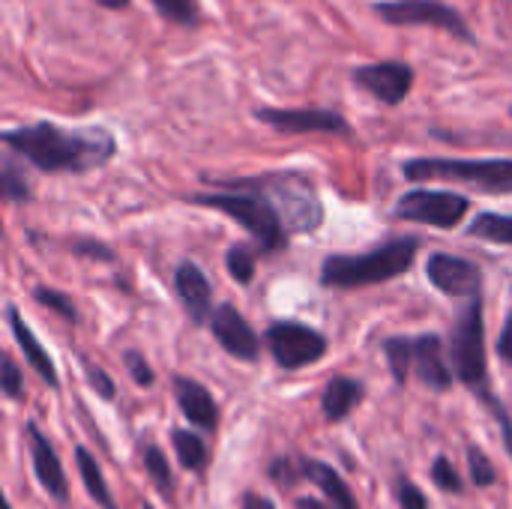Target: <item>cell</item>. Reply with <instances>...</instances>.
I'll return each instance as SVG.
<instances>
[{
    "mask_svg": "<svg viewBox=\"0 0 512 509\" xmlns=\"http://www.w3.org/2000/svg\"><path fill=\"white\" fill-rule=\"evenodd\" d=\"M3 144L18 159L42 174H87L108 165L117 153V138L102 126L66 129L51 120L6 129Z\"/></svg>",
    "mask_w": 512,
    "mask_h": 509,
    "instance_id": "obj_1",
    "label": "cell"
},
{
    "mask_svg": "<svg viewBox=\"0 0 512 509\" xmlns=\"http://www.w3.org/2000/svg\"><path fill=\"white\" fill-rule=\"evenodd\" d=\"M207 183H213L216 192L183 195V201L231 216L237 225H243L258 240V249L264 255H273L288 246V228H285L276 204L252 183V177H222V180L207 177Z\"/></svg>",
    "mask_w": 512,
    "mask_h": 509,
    "instance_id": "obj_2",
    "label": "cell"
},
{
    "mask_svg": "<svg viewBox=\"0 0 512 509\" xmlns=\"http://www.w3.org/2000/svg\"><path fill=\"white\" fill-rule=\"evenodd\" d=\"M420 252L417 237H393L363 255H330L321 264V285L327 288H366L390 282L411 270Z\"/></svg>",
    "mask_w": 512,
    "mask_h": 509,
    "instance_id": "obj_3",
    "label": "cell"
},
{
    "mask_svg": "<svg viewBox=\"0 0 512 509\" xmlns=\"http://www.w3.org/2000/svg\"><path fill=\"white\" fill-rule=\"evenodd\" d=\"M252 183L276 204L288 234H312L324 222V204L315 183L303 171H270L252 177Z\"/></svg>",
    "mask_w": 512,
    "mask_h": 509,
    "instance_id": "obj_4",
    "label": "cell"
},
{
    "mask_svg": "<svg viewBox=\"0 0 512 509\" xmlns=\"http://www.w3.org/2000/svg\"><path fill=\"white\" fill-rule=\"evenodd\" d=\"M405 180H453L468 183L483 192H512V159H441V156H417L402 165Z\"/></svg>",
    "mask_w": 512,
    "mask_h": 509,
    "instance_id": "obj_5",
    "label": "cell"
},
{
    "mask_svg": "<svg viewBox=\"0 0 512 509\" xmlns=\"http://www.w3.org/2000/svg\"><path fill=\"white\" fill-rule=\"evenodd\" d=\"M384 354L390 360L396 384H408V375H417L420 384L429 390L444 393L453 387V369L444 360V345L435 333L384 339Z\"/></svg>",
    "mask_w": 512,
    "mask_h": 509,
    "instance_id": "obj_6",
    "label": "cell"
},
{
    "mask_svg": "<svg viewBox=\"0 0 512 509\" xmlns=\"http://www.w3.org/2000/svg\"><path fill=\"white\" fill-rule=\"evenodd\" d=\"M453 369L456 378L471 390H483L489 381L486 363V321H483V294L471 297L453 321Z\"/></svg>",
    "mask_w": 512,
    "mask_h": 509,
    "instance_id": "obj_7",
    "label": "cell"
},
{
    "mask_svg": "<svg viewBox=\"0 0 512 509\" xmlns=\"http://www.w3.org/2000/svg\"><path fill=\"white\" fill-rule=\"evenodd\" d=\"M372 12L393 27H435L465 45H477L465 15L444 0H375Z\"/></svg>",
    "mask_w": 512,
    "mask_h": 509,
    "instance_id": "obj_8",
    "label": "cell"
},
{
    "mask_svg": "<svg viewBox=\"0 0 512 509\" xmlns=\"http://www.w3.org/2000/svg\"><path fill=\"white\" fill-rule=\"evenodd\" d=\"M471 210V201L456 192H435V189H414L405 192L396 201V219L417 222V225H435V228H456L465 213Z\"/></svg>",
    "mask_w": 512,
    "mask_h": 509,
    "instance_id": "obj_9",
    "label": "cell"
},
{
    "mask_svg": "<svg viewBox=\"0 0 512 509\" xmlns=\"http://www.w3.org/2000/svg\"><path fill=\"white\" fill-rule=\"evenodd\" d=\"M267 348L282 369H303L327 354V339L297 321H279L267 330Z\"/></svg>",
    "mask_w": 512,
    "mask_h": 509,
    "instance_id": "obj_10",
    "label": "cell"
},
{
    "mask_svg": "<svg viewBox=\"0 0 512 509\" xmlns=\"http://www.w3.org/2000/svg\"><path fill=\"white\" fill-rule=\"evenodd\" d=\"M255 120L282 132V135H306V132H327V135H354L351 123L330 108H273L261 105L252 111Z\"/></svg>",
    "mask_w": 512,
    "mask_h": 509,
    "instance_id": "obj_11",
    "label": "cell"
},
{
    "mask_svg": "<svg viewBox=\"0 0 512 509\" xmlns=\"http://www.w3.org/2000/svg\"><path fill=\"white\" fill-rule=\"evenodd\" d=\"M414 78H417V72L405 60H378V63H366V66L351 69V81L390 108H396L408 99Z\"/></svg>",
    "mask_w": 512,
    "mask_h": 509,
    "instance_id": "obj_12",
    "label": "cell"
},
{
    "mask_svg": "<svg viewBox=\"0 0 512 509\" xmlns=\"http://www.w3.org/2000/svg\"><path fill=\"white\" fill-rule=\"evenodd\" d=\"M429 282L444 291L447 297H477L483 291V273L477 264L450 255V252H435L426 267Z\"/></svg>",
    "mask_w": 512,
    "mask_h": 509,
    "instance_id": "obj_13",
    "label": "cell"
},
{
    "mask_svg": "<svg viewBox=\"0 0 512 509\" xmlns=\"http://www.w3.org/2000/svg\"><path fill=\"white\" fill-rule=\"evenodd\" d=\"M210 330H213L216 342L231 357L246 360V363H255L261 357V339L255 336V330L249 327V321L231 303H222L219 309H213Z\"/></svg>",
    "mask_w": 512,
    "mask_h": 509,
    "instance_id": "obj_14",
    "label": "cell"
},
{
    "mask_svg": "<svg viewBox=\"0 0 512 509\" xmlns=\"http://www.w3.org/2000/svg\"><path fill=\"white\" fill-rule=\"evenodd\" d=\"M24 438H27V447H30V459H33V474L39 480V486L48 492V498H54L57 504H66L69 501V486H66V474H63V465L48 441V435L30 420L24 426Z\"/></svg>",
    "mask_w": 512,
    "mask_h": 509,
    "instance_id": "obj_15",
    "label": "cell"
},
{
    "mask_svg": "<svg viewBox=\"0 0 512 509\" xmlns=\"http://www.w3.org/2000/svg\"><path fill=\"white\" fill-rule=\"evenodd\" d=\"M174 288L195 324H204L207 318H213V291L198 264H189V261L180 264L174 273Z\"/></svg>",
    "mask_w": 512,
    "mask_h": 509,
    "instance_id": "obj_16",
    "label": "cell"
},
{
    "mask_svg": "<svg viewBox=\"0 0 512 509\" xmlns=\"http://www.w3.org/2000/svg\"><path fill=\"white\" fill-rule=\"evenodd\" d=\"M174 396H177V405H180L183 417L192 426H198L204 432H213L219 426V408H216V402H213V396H210V390L204 384H198L192 378H177L174 381Z\"/></svg>",
    "mask_w": 512,
    "mask_h": 509,
    "instance_id": "obj_17",
    "label": "cell"
},
{
    "mask_svg": "<svg viewBox=\"0 0 512 509\" xmlns=\"http://www.w3.org/2000/svg\"><path fill=\"white\" fill-rule=\"evenodd\" d=\"M6 324H9V330H12V336H15V342H18V348H21V354H24V360L33 366V372H36L48 387L57 390V387H60V378H57V369H54L48 351L39 345V339H36L33 330L24 324V318L18 315L15 306H6Z\"/></svg>",
    "mask_w": 512,
    "mask_h": 509,
    "instance_id": "obj_18",
    "label": "cell"
},
{
    "mask_svg": "<svg viewBox=\"0 0 512 509\" xmlns=\"http://www.w3.org/2000/svg\"><path fill=\"white\" fill-rule=\"evenodd\" d=\"M300 471H303L306 480H312L330 498V504L336 509H360V501L354 498L351 486L342 480V474L336 468H330V465H324L318 459H303L300 462Z\"/></svg>",
    "mask_w": 512,
    "mask_h": 509,
    "instance_id": "obj_19",
    "label": "cell"
},
{
    "mask_svg": "<svg viewBox=\"0 0 512 509\" xmlns=\"http://www.w3.org/2000/svg\"><path fill=\"white\" fill-rule=\"evenodd\" d=\"M363 399V384H357L354 378H333L321 396V408L324 417L330 423H339L351 414V408Z\"/></svg>",
    "mask_w": 512,
    "mask_h": 509,
    "instance_id": "obj_20",
    "label": "cell"
},
{
    "mask_svg": "<svg viewBox=\"0 0 512 509\" xmlns=\"http://www.w3.org/2000/svg\"><path fill=\"white\" fill-rule=\"evenodd\" d=\"M75 465H78V474H81V480H84L87 495H90L102 509H117L111 492H108V486H105L102 468H99V462L93 459V453L84 450V447H78V450H75Z\"/></svg>",
    "mask_w": 512,
    "mask_h": 509,
    "instance_id": "obj_21",
    "label": "cell"
},
{
    "mask_svg": "<svg viewBox=\"0 0 512 509\" xmlns=\"http://www.w3.org/2000/svg\"><path fill=\"white\" fill-rule=\"evenodd\" d=\"M141 465H144V471H147V477L153 480V486L165 495V498H171L174 495V474H171V468H168V459H165V453L156 447V444H141Z\"/></svg>",
    "mask_w": 512,
    "mask_h": 509,
    "instance_id": "obj_22",
    "label": "cell"
},
{
    "mask_svg": "<svg viewBox=\"0 0 512 509\" xmlns=\"http://www.w3.org/2000/svg\"><path fill=\"white\" fill-rule=\"evenodd\" d=\"M171 444L177 450V459L183 468L189 471H201L207 465V444L201 441V435L189 432V429H174L171 432Z\"/></svg>",
    "mask_w": 512,
    "mask_h": 509,
    "instance_id": "obj_23",
    "label": "cell"
},
{
    "mask_svg": "<svg viewBox=\"0 0 512 509\" xmlns=\"http://www.w3.org/2000/svg\"><path fill=\"white\" fill-rule=\"evenodd\" d=\"M468 234L471 237H480V240L501 243V246H512V216H504V213H480L471 222Z\"/></svg>",
    "mask_w": 512,
    "mask_h": 509,
    "instance_id": "obj_24",
    "label": "cell"
},
{
    "mask_svg": "<svg viewBox=\"0 0 512 509\" xmlns=\"http://www.w3.org/2000/svg\"><path fill=\"white\" fill-rule=\"evenodd\" d=\"M153 9L177 27H198L201 24V0H150Z\"/></svg>",
    "mask_w": 512,
    "mask_h": 509,
    "instance_id": "obj_25",
    "label": "cell"
},
{
    "mask_svg": "<svg viewBox=\"0 0 512 509\" xmlns=\"http://www.w3.org/2000/svg\"><path fill=\"white\" fill-rule=\"evenodd\" d=\"M3 195L6 201H27L30 198V183L24 177V171L15 165V153L3 156Z\"/></svg>",
    "mask_w": 512,
    "mask_h": 509,
    "instance_id": "obj_26",
    "label": "cell"
},
{
    "mask_svg": "<svg viewBox=\"0 0 512 509\" xmlns=\"http://www.w3.org/2000/svg\"><path fill=\"white\" fill-rule=\"evenodd\" d=\"M489 411H492V417H495V423L501 426V438H504V447H507V453H510L512 459V417L507 414V405L495 396V390H492V384L489 387H483V390H477L474 393Z\"/></svg>",
    "mask_w": 512,
    "mask_h": 509,
    "instance_id": "obj_27",
    "label": "cell"
},
{
    "mask_svg": "<svg viewBox=\"0 0 512 509\" xmlns=\"http://www.w3.org/2000/svg\"><path fill=\"white\" fill-rule=\"evenodd\" d=\"M225 264H228V273L234 276V282L249 285V282L255 279V252H252L249 246H243V243L231 246Z\"/></svg>",
    "mask_w": 512,
    "mask_h": 509,
    "instance_id": "obj_28",
    "label": "cell"
},
{
    "mask_svg": "<svg viewBox=\"0 0 512 509\" xmlns=\"http://www.w3.org/2000/svg\"><path fill=\"white\" fill-rule=\"evenodd\" d=\"M33 297H36V303H42V306H48V309H54L63 321H69V324H78V309H75V303L66 297V294H60L57 288H36L33 291Z\"/></svg>",
    "mask_w": 512,
    "mask_h": 509,
    "instance_id": "obj_29",
    "label": "cell"
},
{
    "mask_svg": "<svg viewBox=\"0 0 512 509\" xmlns=\"http://www.w3.org/2000/svg\"><path fill=\"white\" fill-rule=\"evenodd\" d=\"M432 483H435L438 489L450 492V495H462V492H465V483H462L456 465H453L447 456L435 459V465H432Z\"/></svg>",
    "mask_w": 512,
    "mask_h": 509,
    "instance_id": "obj_30",
    "label": "cell"
},
{
    "mask_svg": "<svg viewBox=\"0 0 512 509\" xmlns=\"http://www.w3.org/2000/svg\"><path fill=\"white\" fill-rule=\"evenodd\" d=\"M468 468H471V480L477 486H495L498 471L480 447H468Z\"/></svg>",
    "mask_w": 512,
    "mask_h": 509,
    "instance_id": "obj_31",
    "label": "cell"
},
{
    "mask_svg": "<svg viewBox=\"0 0 512 509\" xmlns=\"http://www.w3.org/2000/svg\"><path fill=\"white\" fill-rule=\"evenodd\" d=\"M3 375H0V390L6 399H21L24 396V378L18 372V366L12 363V357H3Z\"/></svg>",
    "mask_w": 512,
    "mask_h": 509,
    "instance_id": "obj_32",
    "label": "cell"
},
{
    "mask_svg": "<svg viewBox=\"0 0 512 509\" xmlns=\"http://www.w3.org/2000/svg\"><path fill=\"white\" fill-rule=\"evenodd\" d=\"M123 363H126V369H129V375H132V381H135L138 387H150V384L156 381L153 369L147 366V360H144L138 351H126V354H123Z\"/></svg>",
    "mask_w": 512,
    "mask_h": 509,
    "instance_id": "obj_33",
    "label": "cell"
},
{
    "mask_svg": "<svg viewBox=\"0 0 512 509\" xmlns=\"http://www.w3.org/2000/svg\"><path fill=\"white\" fill-rule=\"evenodd\" d=\"M270 477H273L279 486H294L297 480H303V471H300V465H294L291 459H276V462L270 465Z\"/></svg>",
    "mask_w": 512,
    "mask_h": 509,
    "instance_id": "obj_34",
    "label": "cell"
},
{
    "mask_svg": "<svg viewBox=\"0 0 512 509\" xmlns=\"http://www.w3.org/2000/svg\"><path fill=\"white\" fill-rule=\"evenodd\" d=\"M399 507L402 509H429V501H426V495L408 480V477H402L399 480Z\"/></svg>",
    "mask_w": 512,
    "mask_h": 509,
    "instance_id": "obj_35",
    "label": "cell"
},
{
    "mask_svg": "<svg viewBox=\"0 0 512 509\" xmlns=\"http://www.w3.org/2000/svg\"><path fill=\"white\" fill-rule=\"evenodd\" d=\"M84 375H87V381H90V387L102 396V399H114V381L102 372V369H96L93 363H84Z\"/></svg>",
    "mask_w": 512,
    "mask_h": 509,
    "instance_id": "obj_36",
    "label": "cell"
},
{
    "mask_svg": "<svg viewBox=\"0 0 512 509\" xmlns=\"http://www.w3.org/2000/svg\"><path fill=\"white\" fill-rule=\"evenodd\" d=\"M72 252H75V255H87V258L114 261V249H108V246L99 243V240H78V243H72Z\"/></svg>",
    "mask_w": 512,
    "mask_h": 509,
    "instance_id": "obj_37",
    "label": "cell"
},
{
    "mask_svg": "<svg viewBox=\"0 0 512 509\" xmlns=\"http://www.w3.org/2000/svg\"><path fill=\"white\" fill-rule=\"evenodd\" d=\"M498 354L512 363V312L507 315V324H504V330H501V339H498Z\"/></svg>",
    "mask_w": 512,
    "mask_h": 509,
    "instance_id": "obj_38",
    "label": "cell"
},
{
    "mask_svg": "<svg viewBox=\"0 0 512 509\" xmlns=\"http://www.w3.org/2000/svg\"><path fill=\"white\" fill-rule=\"evenodd\" d=\"M240 509H276V507H273V501H270V498L255 495V492H246V495H243V507Z\"/></svg>",
    "mask_w": 512,
    "mask_h": 509,
    "instance_id": "obj_39",
    "label": "cell"
},
{
    "mask_svg": "<svg viewBox=\"0 0 512 509\" xmlns=\"http://www.w3.org/2000/svg\"><path fill=\"white\" fill-rule=\"evenodd\" d=\"M93 3L102 6V9H108V12H120V9H129L132 0H93Z\"/></svg>",
    "mask_w": 512,
    "mask_h": 509,
    "instance_id": "obj_40",
    "label": "cell"
},
{
    "mask_svg": "<svg viewBox=\"0 0 512 509\" xmlns=\"http://www.w3.org/2000/svg\"><path fill=\"white\" fill-rule=\"evenodd\" d=\"M297 509H327L321 501H312V498H300L297 501Z\"/></svg>",
    "mask_w": 512,
    "mask_h": 509,
    "instance_id": "obj_41",
    "label": "cell"
},
{
    "mask_svg": "<svg viewBox=\"0 0 512 509\" xmlns=\"http://www.w3.org/2000/svg\"><path fill=\"white\" fill-rule=\"evenodd\" d=\"M3 509H12V504H9V501H6V498H3Z\"/></svg>",
    "mask_w": 512,
    "mask_h": 509,
    "instance_id": "obj_42",
    "label": "cell"
},
{
    "mask_svg": "<svg viewBox=\"0 0 512 509\" xmlns=\"http://www.w3.org/2000/svg\"><path fill=\"white\" fill-rule=\"evenodd\" d=\"M144 509H153V507H147V504H144Z\"/></svg>",
    "mask_w": 512,
    "mask_h": 509,
    "instance_id": "obj_43",
    "label": "cell"
}]
</instances>
